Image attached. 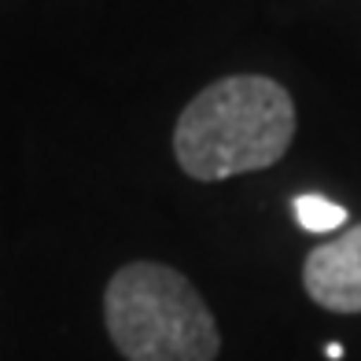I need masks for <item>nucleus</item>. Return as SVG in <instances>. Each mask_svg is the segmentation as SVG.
Here are the masks:
<instances>
[{
    "mask_svg": "<svg viewBox=\"0 0 361 361\" xmlns=\"http://www.w3.org/2000/svg\"><path fill=\"white\" fill-rule=\"evenodd\" d=\"M295 137L288 89L262 74H233L207 85L180 111L173 155L195 180H225L281 162Z\"/></svg>",
    "mask_w": 361,
    "mask_h": 361,
    "instance_id": "nucleus-1",
    "label": "nucleus"
},
{
    "mask_svg": "<svg viewBox=\"0 0 361 361\" xmlns=\"http://www.w3.org/2000/svg\"><path fill=\"white\" fill-rule=\"evenodd\" d=\"M104 321L126 361H214L221 350L203 295L159 262H133L111 276Z\"/></svg>",
    "mask_w": 361,
    "mask_h": 361,
    "instance_id": "nucleus-2",
    "label": "nucleus"
},
{
    "mask_svg": "<svg viewBox=\"0 0 361 361\" xmlns=\"http://www.w3.org/2000/svg\"><path fill=\"white\" fill-rule=\"evenodd\" d=\"M302 288L332 314H361V225L310 251Z\"/></svg>",
    "mask_w": 361,
    "mask_h": 361,
    "instance_id": "nucleus-3",
    "label": "nucleus"
},
{
    "mask_svg": "<svg viewBox=\"0 0 361 361\" xmlns=\"http://www.w3.org/2000/svg\"><path fill=\"white\" fill-rule=\"evenodd\" d=\"M291 207H295V218H299V225L306 233H336V228H343V221H347V207L324 200L317 192L295 195Z\"/></svg>",
    "mask_w": 361,
    "mask_h": 361,
    "instance_id": "nucleus-4",
    "label": "nucleus"
},
{
    "mask_svg": "<svg viewBox=\"0 0 361 361\" xmlns=\"http://www.w3.org/2000/svg\"><path fill=\"white\" fill-rule=\"evenodd\" d=\"M324 354H328V357H343V347H339V343H332V347H328Z\"/></svg>",
    "mask_w": 361,
    "mask_h": 361,
    "instance_id": "nucleus-5",
    "label": "nucleus"
}]
</instances>
